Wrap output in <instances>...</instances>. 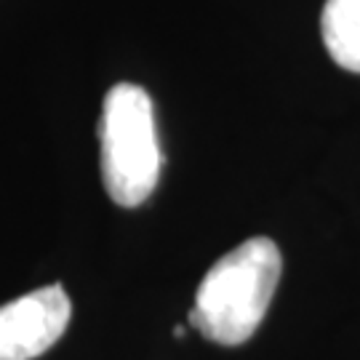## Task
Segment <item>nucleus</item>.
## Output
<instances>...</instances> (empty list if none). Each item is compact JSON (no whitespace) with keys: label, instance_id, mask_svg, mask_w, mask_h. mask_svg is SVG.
I'll list each match as a JSON object with an SVG mask.
<instances>
[{"label":"nucleus","instance_id":"f03ea898","mask_svg":"<svg viewBox=\"0 0 360 360\" xmlns=\"http://www.w3.org/2000/svg\"><path fill=\"white\" fill-rule=\"evenodd\" d=\"M102 179L117 206H142L160 176L153 99L142 86L117 83L102 107Z\"/></svg>","mask_w":360,"mask_h":360},{"label":"nucleus","instance_id":"20e7f679","mask_svg":"<svg viewBox=\"0 0 360 360\" xmlns=\"http://www.w3.org/2000/svg\"><path fill=\"white\" fill-rule=\"evenodd\" d=\"M321 35L336 65L360 72V0H326Z\"/></svg>","mask_w":360,"mask_h":360},{"label":"nucleus","instance_id":"f257e3e1","mask_svg":"<svg viewBox=\"0 0 360 360\" xmlns=\"http://www.w3.org/2000/svg\"><path fill=\"white\" fill-rule=\"evenodd\" d=\"M283 259L270 238H251L232 248L206 272L195 294L190 323L208 342L238 347L264 321Z\"/></svg>","mask_w":360,"mask_h":360},{"label":"nucleus","instance_id":"7ed1b4c3","mask_svg":"<svg viewBox=\"0 0 360 360\" xmlns=\"http://www.w3.org/2000/svg\"><path fill=\"white\" fill-rule=\"evenodd\" d=\"M72 304L62 285H46L0 307V360H35L62 339Z\"/></svg>","mask_w":360,"mask_h":360}]
</instances>
